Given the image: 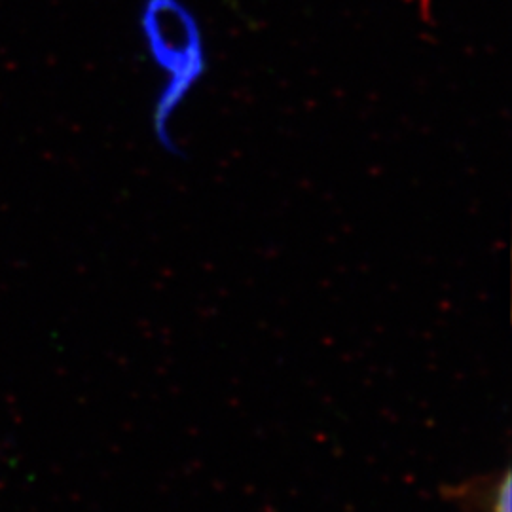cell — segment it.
<instances>
[{
	"label": "cell",
	"mask_w": 512,
	"mask_h": 512,
	"mask_svg": "<svg viewBox=\"0 0 512 512\" xmlns=\"http://www.w3.org/2000/svg\"><path fill=\"white\" fill-rule=\"evenodd\" d=\"M145 27L152 55L167 80L154 105V133L164 150L179 154V148L169 131V124L173 114L183 105L184 99L190 95L205 73L202 42L188 18H184L179 35H173L171 21H164L160 10L148 14Z\"/></svg>",
	"instance_id": "6da1fadb"
}]
</instances>
